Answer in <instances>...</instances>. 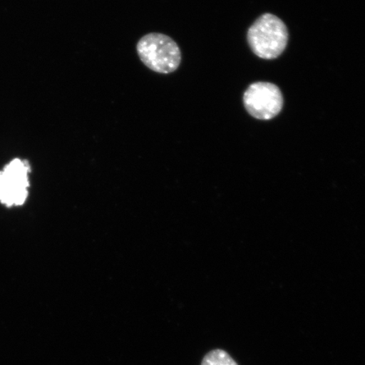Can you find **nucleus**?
<instances>
[{
	"instance_id": "f03ea898",
	"label": "nucleus",
	"mask_w": 365,
	"mask_h": 365,
	"mask_svg": "<svg viewBox=\"0 0 365 365\" xmlns=\"http://www.w3.org/2000/svg\"><path fill=\"white\" fill-rule=\"evenodd\" d=\"M287 39L289 33L284 21L272 14H264L259 17L248 31L251 49L264 59H273L281 56Z\"/></svg>"
},
{
	"instance_id": "20e7f679",
	"label": "nucleus",
	"mask_w": 365,
	"mask_h": 365,
	"mask_svg": "<svg viewBox=\"0 0 365 365\" xmlns=\"http://www.w3.org/2000/svg\"><path fill=\"white\" fill-rule=\"evenodd\" d=\"M244 104L250 115L258 120H269L282 110L284 98L277 86L269 82H257L246 90Z\"/></svg>"
},
{
	"instance_id": "39448f33",
	"label": "nucleus",
	"mask_w": 365,
	"mask_h": 365,
	"mask_svg": "<svg viewBox=\"0 0 365 365\" xmlns=\"http://www.w3.org/2000/svg\"><path fill=\"white\" fill-rule=\"evenodd\" d=\"M200 365H239L226 351L215 349L205 354Z\"/></svg>"
},
{
	"instance_id": "f257e3e1",
	"label": "nucleus",
	"mask_w": 365,
	"mask_h": 365,
	"mask_svg": "<svg viewBox=\"0 0 365 365\" xmlns=\"http://www.w3.org/2000/svg\"><path fill=\"white\" fill-rule=\"evenodd\" d=\"M136 50L144 65L160 74H170L181 63L179 46L165 34L153 33L143 36L137 43Z\"/></svg>"
},
{
	"instance_id": "7ed1b4c3",
	"label": "nucleus",
	"mask_w": 365,
	"mask_h": 365,
	"mask_svg": "<svg viewBox=\"0 0 365 365\" xmlns=\"http://www.w3.org/2000/svg\"><path fill=\"white\" fill-rule=\"evenodd\" d=\"M31 168L25 160L15 159L0 172V202L8 207L25 203L29 195Z\"/></svg>"
}]
</instances>
